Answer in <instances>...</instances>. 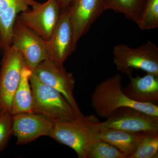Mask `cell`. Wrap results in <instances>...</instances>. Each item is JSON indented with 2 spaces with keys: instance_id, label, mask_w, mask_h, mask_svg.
<instances>
[{
  "instance_id": "1",
  "label": "cell",
  "mask_w": 158,
  "mask_h": 158,
  "mask_svg": "<svg viewBox=\"0 0 158 158\" xmlns=\"http://www.w3.org/2000/svg\"><path fill=\"white\" fill-rule=\"evenodd\" d=\"M102 122L94 114L72 121L54 122L51 138L71 148L79 158H86L89 149L98 140Z\"/></svg>"
},
{
  "instance_id": "2",
  "label": "cell",
  "mask_w": 158,
  "mask_h": 158,
  "mask_svg": "<svg viewBox=\"0 0 158 158\" xmlns=\"http://www.w3.org/2000/svg\"><path fill=\"white\" fill-rule=\"evenodd\" d=\"M122 78L119 74L101 82L91 96V105L96 114L108 118L118 108L129 106L150 115L158 116V106L133 101L124 94L122 87Z\"/></svg>"
},
{
  "instance_id": "3",
  "label": "cell",
  "mask_w": 158,
  "mask_h": 158,
  "mask_svg": "<svg viewBox=\"0 0 158 158\" xmlns=\"http://www.w3.org/2000/svg\"><path fill=\"white\" fill-rule=\"evenodd\" d=\"M33 97V112L48 117L54 122L72 121L84 115L76 111L62 94L44 84L31 73L30 77Z\"/></svg>"
},
{
  "instance_id": "4",
  "label": "cell",
  "mask_w": 158,
  "mask_h": 158,
  "mask_svg": "<svg viewBox=\"0 0 158 158\" xmlns=\"http://www.w3.org/2000/svg\"><path fill=\"white\" fill-rule=\"evenodd\" d=\"M113 62L116 68L129 77L134 69L158 76V48L151 41L136 48L126 44H118L113 49Z\"/></svg>"
},
{
  "instance_id": "5",
  "label": "cell",
  "mask_w": 158,
  "mask_h": 158,
  "mask_svg": "<svg viewBox=\"0 0 158 158\" xmlns=\"http://www.w3.org/2000/svg\"><path fill=\"white\" fill-rule=\"evenodd\" d=\"M11 45L22 54L26 65L31 70L50 59L47 41L23 23L18 15L13 26Z\"/></svg>"
},
{
  "instance_id": "6",
  "label": "cell",
  "mask_w": 158,
  "mask_h": 158,
  "mask_svg": "<svg viewBox=\"0 0 158 158\" xmlns=\"http://www.w3.org/2000/svg\"><path fill=\"white\" fill-rule=\"evenodd\" d=\"M26 65L22 55L14 47L4 50L0 69V109L11 113L13 96Z\"/></svg>"
},
{
  "instance_id": "7",
  "label": "cell",
  "mask_w": 158,
  "mask_h": 158,
  "mask_svg": "<svg viewBox=\"0 0 158 158\" xmlns=\"http://www.w3.org/2000/svg\"><path fill=\"white\" fill-rule=\"evenodd\" d=\"M31 71L40 81L62 94L73 108L82 114L74 96L75 80L73 74L65 70L64 66L58 65L49 59L40 62Z\"/></svg>"
},
{
  "instance_id": "8",
  "label": "cell",
  "mask_w": 158,
  "mask_h": 158,
  "mask_svg": "<svg viewBox=\"0 0 158 158\" xmlns=\"http://www.w3.org/2000/svg\"><path fill=\"white\" fill-rule=\"evenodd\" d=\"M62 11L57 0H48L44 3H37L18 16L23 23L47 41L58 23Z\"/></svg>"
},
{
  "instance_id": "9",
  "label": "cell",
  "mask_w": 158,
  "mask_h": 158,
  "mask_svg": "<svg viewBox=\"0 0 158 158\" xmlns=\"http://www.w3.org/2000/svg\"><path fill=\"white\" fill-rule=\"evenodd\" d=\"M54 122L39 113H20L12 115V134L16 138V144L23 145L41 136L51 137Z\"/></svg>"
},
{
  "instance_id": "10",
  "label": "cell",
  "mask_w": 158,
  "mask_h": 158,
  "mask_svg": "<svg viewBox=\"0 0 158 158\" xmlns=\"http://www.w3.org/2000/svg\"><path fill=\"white\" fill-rule=\"evenodd\" d=\"M102 127L133 132L158 131V116L131 107H122L102 122Z\"/></svg>"
},
{
  "instance_id": "11",
  "label": "cell",
  "mask_w": 158,
  "mask_h": 158,
  "mask_svg": "<svg viewBox=\"0 0 158 158\" xmlns=\"http://www.w3.org/2000/svg\"><path fill=\"white\" fill-rule=\"evenodd\" d=\"M106 0H73L69 6L75 51L79 40L106 10Z\"/></svg>"
},
{
  "instance_id": "12",
  "label": "cell",
  "mask_w": 158,
  "mask_h": 158,
  "mask_svg": "<svg viewBox=\"0 0 158 158\" xmlns=\"http://www.w3.org/2000/svg\"><path fill=\"white\" fill-rule=\"evenodd\" d=\"M73 39V28L68 7L62 9L58 23L47 41L50 59L57 65L63 66L64 62L74 52Z\"/></svg>"
},
{
  "instance_id": "13",
  "label": "cell",
  "mask_w": 158,
  "mask_h": 158,
  "mask_svg": "<svg viewBox=\"0 0 158 158\" xmlns=\"http://www.w3.org/2000/svg\"><path fill=\"white\" fill-rule=\"evenodd\" d=\"M127 87L123 88L124 94L136 102L158 106V76L147 73L144 77H129Z\"/></svg>"
},
{
  "instance_id": "14",
  "label": "cell",
  "mask_w": 158,
  "mask_h": 158,
  "mask_svg": "<svg viewBox=\"0 0 158 158\" xmlns=\"http://www.w3.org/2000/svg\"><path fill=\"white\" fill-rule=\"evenodd\" d=\"M145 132L102 127L98 138V140L106 141L115 146L126 158H128L136 151Z\"/></svg>"
},
{
  "instance_id": "15",
  "label": "cell",
  "mask_w": 158,
  "mask_h": 158,
  "mask_svg": "<svg viewBox=\"0 0 158 158\" xmlns=\"http://www.w3.org/2000/svg\"><path fill=\"white\" fill-rule=\"evenodd\" d=\"M31 73L27 65L22 70L19 83L12 99L11 115L33 112L34 97L30 81Z\"/></svg>"
},
{
  "instance_id": "16",
  "label": "cell",
  "mask_w": 158,
  "mask_h": 158,
  "mask_svg": "<svg viewBox=\"0 0 158 158\" xmlns=\"http://www.w3.org/2000/svg\"><path fill=\"white\" fill-rule=\"evenodd\" d=\"M145 0H106V10L123 13L137 24L140 21Z\"/></svg>"
},
{
  "instance_id": "17",
  "label": "cell",
  "mask_w": 158,
  "mask_h": 158,
  "mask_svg": "<svg viewBox=\"0 0 158 158\" xmlns=\"http://www.w3.org/2000/svg\"><path fill=\"white\" fill-rule=\"evenodd\" d=\"M158 158V131H145L138 148L128 158Z\"/></svg>"
},
{
  "instance_id": "18",
  "label": "cell",
  "mask_w": 158,
  "mask_h": 158,
  "mask_svg": "<svg viewBox=\"0 0 158 158\" xmlns=\"http://www.w3.org/2000/svg\"><path fill=\"white\" fill-rule=\"evenodd\" d=\"M141 30L155 29L158 27V0H145L140 21Z\"/></svg>"
},
{
  "instance_id": "19",
  "label": "cell",
  "mask_w": 158,
  "mask_h": 158,
  "mask_svg": "<svg viewBox=\"0 0 158 158\" xmlns=\"http://www.w3.org/2000/svg\"><path fill=\"white\" fill-rule=\"evenodd\" d=\"M86 158H126L115 146L106 141L98 140L91 146Z\"/></svg>"
},
{
  "instance_id": "20",
  "label": "cell",
  "mask_w": 158,
  "mask_h": 158,
  "mask_svg": "<svg viewBox=\"0 0 158 158\" xmlns=\"http://www.w3.org/2000/svg\"><path fill=\"white\" fill-rule=\"evenodd\" d=\"M12 135V115L0 109V153L8 146Z\"/></svg>"
},
{
  "instance_id": "21",
  "label": "cell",
  "mask_w": 158,
  "mask_h": 158,
  "mask_svg": "<svg viewBox=\"0 0 158 158\" xmlns=\"http://www.w3.org/2000/svg\"><path fill=\"white\" fill-rule=\"evenodd\" d=\"M38 2L37 0H0V15L11 6L20 7L25 11Z\"/></svg>"
},
{
  "instance_id": "22",
  "label": "cell",
  "mask_w": 158,
  "mask_h": 158,
  "mask_svg": "<svg viewBox=\"0 0 158 158\" xmlns=\"http://www.w3.org/2000/svg\"><path fill=\"white\" fill-rule=\"evenodd\" d=\"M73 1V0H57L62 10L69 7Z\"/></svg>"
},
{
  "instance_id": "23",
  "label": "cell",
  "mask_w": 158,
  "mask_h": 158,
  "mask_svg": "<svg viewBox=\"0 0 158 158\" xmlns=\"http://www.w3.org/2000/svg\"><path fill=\"white\" fill-rule=\"evenodd\" d=\"M0 49H2V47H1V41H0Z\"/></svg>"
}]
</instances>
